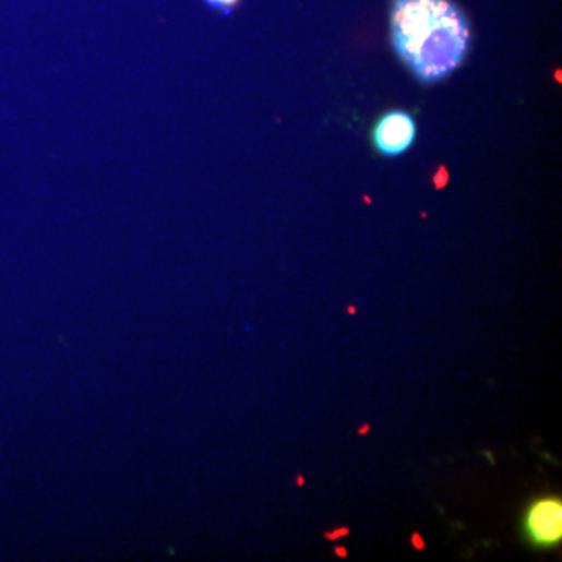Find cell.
Masks as SVG:
<instances>
[{
  "label": "cell",
  "instance_id": "obj_9",
  "mask_svg": "<svg viewBox=\"0 0 562 562\" xmlns=\"http://www.w3.org/2000/svg\"><path fill=\"white\" fill-rule=\"evenodd\" d=\"M485 455L488 456L489 462H491L492 464H495V458H492V453L485 452Z\"/></svg>",
  "mask_w": 562,
  "mask_h": 562
},
{
  "label": "cell",
  "instance_id": "obj_5",
  "mask_svg": "<svg viewBox=\"0 0 562 562\" xmlns=\"http://www.w3.org/2000/svg\"><path fill=\"white\" fill-rule=\"evenodd\" d=\"M349 535V528H339L335 529V531L332 533H325V538L328 540H336L339 538H344V536Z\"/></svg>",
  "mask_w": 562,
  "mask_h": 562
},
{
  "label": "cell",
  "instance_id": "obj_4",
  "mask_svg": "<svg viewBox=\"0 0 562 562\" xmlns=\"http://www.w3.org/2000/svg\"><path fill=\"white\" fill-rule=\"evenodd\" d=\"M210 9L219 10L224 14L234 12L235 7L238 5L239 0H203Z\"/></svg>",
  "mask_w": 562,
  "mask_h": 562
},
{
  "label": "cell",
  "instance_id": "obj_3",
  "mask_svg": "<svg viewBox=\"0 0 562 562\" xmlns=\"http://www.w3.org/2000/svg\"><path fill=\"white\" fill-rule=\"evenodd\" d=\"M416 137V124L405 111L384 115L373 129V143L386 157H397L411 147Z\"/></svg>",
  "mask_w": 562,
  "mask_h": 562
},
{
  "label": "cell",
  "instance_id": "obj_11",
  "mask_svg": "<svg viewBox=\"0 0 562 562\" xmlns=\"http://www.w3.org/2000/svg\"><path fill=\"white\" fill-rule=\"evenodd\" d=\"M347 311H349L350 314L357 313V310H355V307L347 308Z\"/></svg>",
  "mask_w": 562,
  "mask_h": 562
},
{
  "label": "cell",
  "instance_id": "obj_1",
  "mask_svg": "<svg viewBox=\"0 0 562 562\" xmlns=\"http://www.w3.org/2000/svg\"><path fill=\"white\" fill-rule=\"evenodd\" d=\"M391 39L416 79L434 83L463 63L470 46V24L450 0H394Z\"/></svg>",
  "mask_w": 562,
  "mask_h": 562
},
{
  "label": "cell",
  "instance_id": "obj_6",
  "mask_svg": "<svg viewBox=\"0 0 562 562\" xmlns=\"http://www.w3.org/2000/svg\"><path fill=\"white\" fill-rule=\"evenodd\" d=\"M411 542L416 550L426 549V543H423L422 536H420L419 533H415V535H412Z\"/></svg>",
  "mask_w": 562,
  "mask_h": 562
},
{
  "label": "cell",
  "instance_id": "obj_2",
  "mask_svg": "<svg viewBox=\"0 0 562 562\" xmlns=\"http://www.w3.org/2000/svg\"><path fill=\"white\" fill-rule=\"evenodd\" d=\"M529 542L536 547H553L562 538V503L557 497L536 500L528 507L524 522Z\"/></svg>",
  "mask_w": 562,
  "mask_h": 562
},
{
  "label": "cell",
  "instance_id": "obj_7",
  "mask_svg": "<svg viewBox=\"0 0 562 562\" xmlns=\"http://www.w3.org/2000/svg\"><path fill=\"white\" fill-rule=\"evenodd\" d=\"M369 431H371V426H369V423H366V426L358 428V434H361V437H364V434H368Z\"/></svg>",
  "mask_w": 562,
  "mask_h": 562
},
{
  "label": "cell",
  "instance_id": "obj_10",
  "mask_svg": "<svg viewBox=\"0 0 562 562\" xmlns=\"http://www.w3.org/2000/svg\"><path fill=\"white\" fill-rule=\"evenodd\" d=\"M297 485H299V486H303L304 485L303 477L297 478Z\"/></svg>",
  "mask_w": 562,
  "mask_h": 562
},
{
  "label": "cell",
  "instance_id": "obj_8",
  "mask_svg": "<svg viewBox=\"0 0 562 562\" xmlns=\"http://www.w3.org/2000/svg\"><path fill=\"white\" fill-rule=\"evenodd\" d=\"M335 553L337 554V557L339 558H347V550L344 549V547H336L335 549Z\"/></svg>",
  "mask_w": 562,
  "mask_h": 562
}]
</instances>
